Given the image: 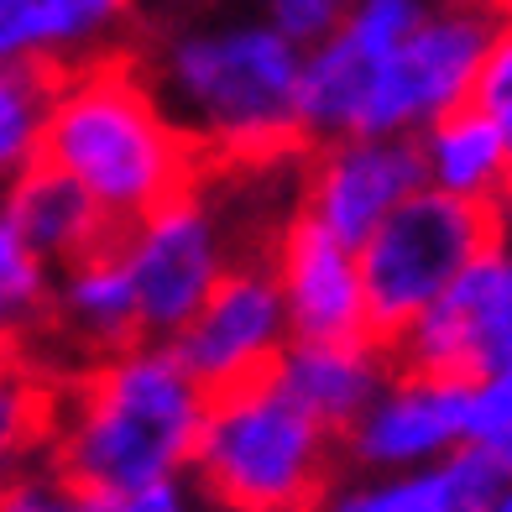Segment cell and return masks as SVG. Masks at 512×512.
<instances>
[{
    "label": "cell",
    "instance_id": "7",
    "mask_svg": "<svg viewBox=\"0 0 512 512\" xmlns=\"http://www.w3.org/2000/svg\"><path fill=\"white\" fill-rule=\"evenodd\" d=\"M392 371L434 382H492L512 371V236L492 246L460 283L418 314L408 330L387 345Z\"/></svg>",
    "mask_w": 512,
    "mask_h": 512
},
{
    "label": "cell",
    "instance_id": "15",
    "mask_svg": "<svg viewBox=\"0 0 512 512\" xmlns=\"http://www.w3.org/2000/svg\"><path fill=\"white\" fill-rule=\"evenodd\" d=\"M429 189L471 204H502L507 209V152L486 115L465 100L460 110L439 115L429 131H418Z\"/></svg>",
    "mask_w": 512,
    "mask_h": 512
},
{
    "label": "cell",
    "instance_id": "9",
    "mask_svg": "<svg viewBox=\"0 0 512 512\" xmlns=\"http://www.w3.org/2000/svg\"><path fill=\"white\" fill-rule=\"evenodd\" d=\"M418 189H429L418 136H345V142H324L304 152V199H298V209L319 230H330L335 241L361 251L371 230Z\"/></svg>",
    "mask_w": 512,
    "mask_h": 512
},
{
    "label": "cell",
    "instance_id": "21",
    "mask_svg": "<svg viewBox=\"0 0 512 512\" xmlns=\"http://www.w3.org/2000/svg\"><path fill=\"white\" fill-rule=\"evenodd\" d=\"M465 445H476V450H486L492 460H502L507 476H512V371H502V377L471 387Z\"/></svg>",
    "mask_w": 512,
    "mask_h": 512
},
{
    "label": "cell",
    "instance_id": "26",
    "mask_svg": "<svg viewBox=\"0 0 512 512\" xmlns=\"http://www.w3.org/2000/svg\"><path fill=\"white\" fill-rule=\"evenodd\" d=\"M476 6H512V0H476Z\"/></svg>",
    "mask_w": 512,
    "mask_h": 512
},
{
    "label": "cell",
    "instance_id": "12",
    "mask_svg": "<svg viewBox=\"0 0 512 512\" xmlns=\"http://www.w3.org/2000/svg\"><path fill=\"white\" fill-rule=\"evenodd\" d=\"M131 0H0V68L68 79L131 53Z\"/></svg>",
    "mask_w": 512,
    "mask_h": 512
},
{
    "label": "cell",
    "instance_id": "17",
    "mask_svg": "<svg viewBox=\"0 0 512 512\" xmlns=\"http://www.w3.org/2000/svg\"><path fill=\"white\" fill-rule=\"evenodd\" d=\"M48 424H53V377L37 366L11 361L0 366V481L27 471L48 455Z\"/></svg>",
    "mask_w": 512,
    "mask_h": 512
},
{
    "label": "cell",
    "instance_id": "4",
    "mask_svg": "<svg viewBox=\"0 0 512 512\" xmlns=\"http://www.w3.org/2000/svg\"><path fill=\"white\" fill-rule=\"evenodd\" d=\"M340 460V439L262 377L209 398L189 471L225 512H330Z\"/></svg>",
    "mask_w": 512,
    "mask_h": 512
},
{
    "label": "cell",
    "instance_id": "1",
    "mask_svg": "<svg viewBox=\"0 0 512 512\" xmlns=\"http://www.w3.org/2000/svg\"><path fill=\"white\" fill-rule=\"evenodd\" d=\"M136 68L204 168H262L309 152L298 121L304 48L262 16L178 27L136 48Z\"/></svg>",
    "mask_w": 512,
    "mask_h": 512
},
{
    "label": "cell",
    "instance_id": "5",
    "mask_svg": "<svg viewBox=\"0 0 512 512\" xmlns=\"http://www.w3.org/2000/svg\"><path fill=\"white\" fill-rule=\"evenodd\" d=\"M507 236L512 215L502 204H471L439 189H418L408 204H398L356 251L371 340L387 351L418 314H429L460 283V272H471Z\"/></svg>",
    "mask_w": 512,
    "mask_h": 512
},
{
    "label": "cell",
    "instance_id": "6",
    "mask_svg": "<svg viewBox=\"0 0 512 512\" xmlns=\"http://www.w3.org/2000/svg\"><path fill=\"white\" fill-rule=\"evenodd\" d=\"M497 16L502 6H476V0L429 6V16L408 32L403 48L382 58L356 115V136H418L439 115L460 110L476 89Z\"/></svg>",
    "mask_w": 512,
    "mask_h": 512
},
{
    "label": "cell",
    "instance_id": "3",
    "mask_svg": "<svg viewBox=\"0 0 512 512\" xmlns=\"http://www.w3.org/2000/svg\"><path fill=\"white\" fill-rule=\"evenodd\" d=\"M42 162L79 183L121 236L204 173L189 136L152 100L136 48L58 79Z\"/></svg>",
    "mask_w": 512,
    "mask_h": 512
},
{
    "label": "cell",
    "instance_id": "16",
    "mask_svg": "<svg viewBox=\"0 0 512 512\" xmlns=\"http://www.w3.org/2000/svg\"><path fill=\"white\" fill-rule=\"evenodd\" d=\"M58 79L37 68H0V194L42 162Z\"/></svg>",
    "mask_w": 512,
    "mask_h": 512
},
{
    "label": "cell",
    "instance_id": "20",
    "mask_svg": "<svg viewBox=\"0 0 512 512\" xmlns=\"http://www.w3.org/2000/svg\"><path fill=\"white\" fill-rule=\"evenodd\" d=\"M330 512H439V465L335 492Z\"/></svg>",
    "mask_w": 512,
    "mask_h": 512
},
{
    "label": "cell",
    "instance_id": "2",
    "mask_svg": "<svg viewBox=\"0 0 512 512\" xmlns=\"http://www.w3.org/2000/svg\"><path fill=\"white\" fill-rule=\"evenodd\" d=\"M209 398L173 345L142 340L89 371L53 382L48 460L89 502H121L142 486L183 481Z\"/></svg>",
    "mask_w": 512,
    "mask_h": 512
},
{
    "label": "cell",
    "instance_id": "10",
    "mask_svg": "<svg viewBox=\"0 0 512 512\" xmlns=\"http://www.w3.org/2000/svg\"><path fill=\"white\" fill-rule=\"evenodd\" d=\"M272 277L283 293L288 335L298 345H351L371 340L366 324V288H361V262L356 251L319 230L304 209L283 225L272 241Z\"/></svg>",
    "mask_w": 512,
    "mask_h": 512
},
{
    "label": "cell",
    "instance_id": "8",
    "mask_svg": "<svg viewBox=\"0 0 512 512\" xmlns=\"http://www.w3.org/2000/svg\"><path fill=\"white\" fill-rule=\"evenodd\" d=\"M288 314L267 256H246L225 272V283L204 298V309L168 340L183 371L204 387V398H220L230 387L272 377V366L288 351Z\"/></svg>",
    "mask_w": 512,
    "mask_h": 512
},
{
    "label": "cell",
    "instance_id": "22",
    "mask_svg": "<svg viewBox=\"0 0 512 512\" xmlns=\"http://www.w3.org/2000/svg\"><path fill=\"white\" fill-rule=\"evenodd\" d=\"M0 512H105V502L79 497L48 460H37L11 481H0Z\"/></svg>",
    "mask_w": 512,
    "mask_h": 512
},
{
    "label": "cell",
    "instance_id": "25",
    "mask_svg": "<svg viewBox=\"0 0 512 512\" xmlns=\"http://www.w3.org/2000/svg\"><path fill=\"white\" fill-rule=\"evenodd\" d=\"M492 512H512V486H507V492L497 497V507H492Z\"/></svg>",
    "mask_w": 512,
    "mask_h": 512
},
{
    "label": "cell",
    "instance_id": "13",
    "mask_svg": "<svg viewBox=\"0 0 512 512\" xmlns=\"http://www.w3.org/2000/svg\"><path fill=\"white\" fill-rule=\"evenodd\" d=\"M272 382L304 408L319 429L345 439L361 413L382 398L392 382V356L377 340H351V345H298L288 340L283 361L272 366Z\"/></svg>",
    "mask_w": 512,
    "mask_h": 512
},
{
    "label": "cell",
    "instance_id": "11",
    "mask_svg": "<svg viewBox=\"0 0 512 512\" xmlns=\"http://www.w3.org/2000/svg\"><path fill=\"white\" fill-rule=\"evenodd\" d=\"M465 413H471V387L392 371L382 398L340 439V455L366 471H403V465L429 471L445 455L465 450Z\"/></svg>",
    "mask_w": 512,
    "mask_h": 512
},
{
    "label": "cell",
    "instance_id": "24",
    "mask_svg": "<svg viewBox=\"0 0 512 512\" xmlns=\"http://www.w3.org/2000/svg\"><path fill=\"white\" fill-rule=\"evenodd\" d=\"M105 512H189V492H183V481H157L121 502H105Z\"/></svg>",
    "mask_w": 512,
    "mask_h": 512
},
{
    "label": "cell",
    "instance_id": "18",
    "mask_svg": "<svg viewBox=\"0 0 512 512\" xmlns=\"http://www.w3.org/2000/svg\"><path fill=\"white\" fill-rule=\"evenodd\" d=\"M53 298V267L16 236V225L0 215V335L16 340V351L37 340Z\"/></svg>",
    "mask_w": 512,
    "mask_h": 512
},
{
    "label": "cell",
    "instance_id": "14",
    "mask_svg": "<svg viewBox=\"0 0 512 512\" xmlns=\"http://www.w3.org/2000/svg\"><path fill=\"white\" fill-rule=\"evenodd\" d=\"M0 215L16 225V236L27 241L53 272L79 262V256L115 246L121 230L105 220V209L89 199L79 183L53 173L48 162H37L32 173H21L6 194H0Z\"/></svg>",
    "mask_w": 512,
    "mask_h": 512
},
{
    "label": "cell",
    "instance_id": "23",
    "mask_svg": "<svg viewBox=\"0 0 512 512\" xmlns=\"http://www.w3.org/2000/svg\"><path fill=\"white\" fill-rule=\"evenodd\" d=\"M351 0H262V21H272L277 32H283L293 48H314V42H324Z\"/></svg>",
    "mask_w": 512,
    "mask_h": 512
},
{
    "label": "cell",
    "instance_id": "19",
    "mask_svg": "<svg viewBox=\"0 0 512 512\" xmlns=\"http://www.w3.org/2000/svg\"><path fill=\"white\" fill-rule=\"evenodd\" d=\"M471 105L502 136V152H507V215H512V6H502V16H497V32H492V48H486V58H481Z\"/></svg>",
    "mask_w": 512,
    "mask_h": 512
}]
</instances>
